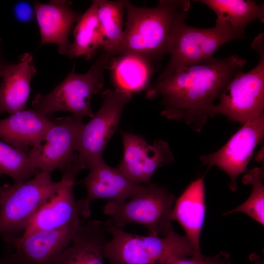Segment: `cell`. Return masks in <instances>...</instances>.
Masks as SVG:
<instances>
[{"label": "cell", "mask_w": 264, "mask_h": 264, "mask_svg": "<svg viewBox=\"0 0 264 264\" xmlns=\"http://www.w3.org/2000/svg\"><path fill=\"white\" fill-rule=\"evenodd\" d=\"M245 63V59L234 55L181 68L167 77L157 78L146 90V97L154 99L160 96L162 116L183 121L199 132L208 120L217 115L215 100Z\"/></svg>", "instance_id": "1"}, {"label": "cell", "mask_w": 264, "mask_h": 264, "mask_svg": "<svg viewBox=\"0 0 264 264\" xmlns=\"http://www.w3.org/2000/svg\"><path fill=\"white\" fill-rule=\"evenodd\" d=\"M187 0H161L154 8L138 7L125 0L126 26L117 55L132 54L151 62L167 53L169 39L177 17L188 12Z\"/></svg>", "instance_id": "2"}, {"label": "cell", "mask_w": 264, "mask_h": 264, "mask_svg": "<svg viewBox=\"0 0 264 264\" xmlns=\"http://www.w3.org/2000/svg\"><path fill=\"white\" fill-rule=\"evenodd\" d=\"M105 223L111 236L104 250L109 264H168L175 258L194 255L186 236H141L127 232L109 220Z\"/></svg>", "instance_id": "3"}, {"label": "cell", "mask_w": 264, "mask_h": 264, "mask_svg": "<svg viewBox=\"0 0 264 264\" xmlns=\"http://www.w3.org/2000/svg\"><path fill=\"white\" fill-rule=\"evenodd\" d=\"M115 56L104 52L86 73L72 70L49 93L36 95L32 102L33 110L48 116L66 111L81 120L92 117L91 99L103 88L104 71L110 69Z\"/></svg>", "instance_id": "4"}, {"label": "cell", "mask_w": 264, "mask_h": 264, "mask_svg": "<svg viewBox=\"0 0 264 264\" xmlns=\"http://www.w3.org/2000/svg\"><path fill=\"white\" fill-rule=\"evenodd\" d=\"M187 15V12L182 13L174 23L167 49L170 59L157 78L167 77L184 67L211 61L223 44L243 37L228 24L217 20L212 28L190 26L184 22Z\"/></svg>", "instance_id": "5"}, {"label": "cell", "mask_w": 264, "mask_h": 264, "mask_svg": "<svg viewBox=\"0 0 264 264\" xmlns=\"http://www.w3.org/2000/svg\"><path fill=\"white\" fill-rule=\"evenodd\" d=\"M175 200V196L166 188L151 182L128 200L109 201L103 213L111 217L110 222L117 227L139 224L148 230L149 235L166 237L176 233L171 218Z\"/></svg>", "instance_id": "6"}, {"label": "cell", "mask_w": 264, "mask_h": 264, "mask_svg": "<svg viewBox=\"0 0 264 264\" xmlns=\"http://www.w3.org/2000/svg\"><path fill=\"white\" fill-rule=\"evenodd\" d=\"M63 182V178L53 181L51 173L40 171L32 179L1 186L0 237L23 234L37 213Z\"/></svg>", "instance_id": "7"}, {"label": "cell", "mask_w": 264, "mask_h": 264, "mask_svg": "<svg viewBox=\"0 0 264 264\" xmlns=\"http://www.w3.org/2000/svg\"><path fill=\"white\" fill-rule=\"evenodd\" d=\"M264 34L254 40L251 47L259 54V63L247 72H238L220 94L216 115L242 124L259 117L264 109Z\"/></svg>", "instance_id": "8"}, {"label": "cell", "mask_w": 264, "mask_h": 264, "mask_svg": "<svg viewBox=\"0 0 264 264\" xmlns=\"http://www.w3.org/2000/svg\"><path fill=\"white\" fill-rule=\"evenodd\" d=\"M132 94L119 89H107L102 93L103 103L90 120L83 124L76 148V162L82 169L103 158V152L118 127L125 106Z\"/></svg>", "instance_id": "9"}, {"label": "cell", "mask_w": 264, "mask_h": 264, "mask_svg": "<svg viewBox=\"0 0 264 264\" xmlns=\"http://www.w3.org/2000/svg\"><path fill=\"white\" fill-rule=\"evenodd\" d=\"M81 170L71 163L61 171L63 184L37 213L21 236L84 223L90 215V202L86 198L76 200L73 193L75 179Z\"/></svg>", "instance_id": "10"}, {"label": "cell", "mask_w": 264, "mask_h": 264, "mask_svg": "<svg viewBox=\"0 0 264 264\" xmlns=\"http://www.w3.org/2000/svg\"><path fill=\"white\" fill-rule=\"evenodd\" d=\"M264 137V113L243 124L223 146L214 153L201 156L200 161L208 167L216 166L226 173L230 179L229 187L235 192L238 176L245 170L255 147Z\"/></svg>", "instance_id": "11"}, {"label": "cell", "mask_w": 264, "mask_h": 264, "mask_svg": "<svg viewBox=\"0 0 264 264\" xmlns=\"http://www.w3.org/2000/svg\"><path fill=\"white\" fill-rule=\"evenodd\" d=\"M43 141L30 149L29 159L38 170L50 173L62 171L76 157V145L84 124L83 120L73 116L56 118Z\"/></svg>", "instance_id": "12"}, {"label": "cell", "mask_w": 264, "mask_h": 264, "mask_svg": "<svg viewBox=\"0 0 264 264\" xmlns=\"http://www.w3.org/2000/svg\"><path fill=\"white\" fill-rule=\"evenodd\" d=\"M123 155L117 168L132 182L148 184L157 169L175 161L168 143L163 140L148 143L141 136L121 132Z\"/></svg>", "instance_id": "13"}, {"label": "cell", "mask_w": 264, "mask_h": 264, "mask_svg": "<svg viewBox=\"0 0 264 264\" xmlns=\"http://www.w3.org/2000/svg\"><path fill=\"white\" fill-rule=\"evenodd\" d=\"M81 225L38 232L26 237H1L12 246L9 253L18 264H51L71 243Z\"/></svg>", "instance_id": "14"}, {"label": "cell", "mask_w": 264, "mask_h": 264, "mask_svg": "<svg viewBox=\"0 0 264 264\" xmlns=\"http://www.w3.org/2000/svg\"><path fill=\"white\" fill-rule=\"evenodd\" d=\"M66 0H53L34 3L35 15L39 27L41 45L54 43L60 54H67L71 45L69 34L81 14L71 8Z\"/></svg>", "instance_id": "15"}, {"label": "cell", "mask_w": 264, "mask_h": 264, "mask_svg": "<svg viewBox=\"0 0 264 264\" xmlns=\"http://www.w3.org/2000/svg\"><path fill=\"white\" fill-rule=\"evenodd\" d=\"M88 169V174L81 183L87 191L86 198L90 202L95 199L124 201L144 186L130 180L117 167L107 165L103 158L93 162Z\"/></svg>", "instance_id": "16"}, {"label": "cell", "mask_w": 264, "mask_h": 264, "mask_svg": "<svg viewBox=\"0 0 264 264\" xmlns=\"http://www.w3.org/2000/svg\"><path fill=\"white\" fill-rule=\"evenodd\" d=\"M204 176L193 181L175 201L171 218L182 226L194 251V255L202 254L200 248V237L204 224L205 203Z\"/></svg>", "instance_id": "17"}, {"label": "cell", "mask_w": 264, "mask_h": 264, "mask_svg": "<svg viewBox=\"0 0 264 264\" xmlns=\"http://www.w3.org/2000/svg\"><path fill=\"white\" fill-rule=\"evenodd\" d=\"M54 122L34 110H23L0 120V139L24 151L40 144Z\"/></svg>", "instance_id": "18"}, {"label": "cell", "mask_w": 264, "mask_h": 264, "mask_svg": "<svg viewBox=\"0 0 264 264\" xmlns=\"http://www.w3.org/2000/svg\"><path fill=\"white\" fill-rule=\"evenodd\" d=\"M107 234L105 221L91 220L82 224L70 244L51 264H105Z\"/></svg>", "instance_id": "19"}, {"label": "cell", "mask_w": 264, "mask_h": 264, "mask_svg": "<svg viewBox=\"0 0 264 264\" xmlns=\"http://www.w3.org/2000/svg\"><path fill=\"white\" fill-rule=\"evenodd\" d=\"M36 72L33 56L29 53L22 54L17 64L4 66L0 82V112L11 114L25 109Z\"/></svg>", "instance_id": "20"}, {"label": "cell", "mask_w": 264, "mask_h": 264, "mask_svg": "<svg viewBox=\"0 0 264 264\" xmlns=\"http://www.w3.org/2000/svg\"><path fill=\"white\" fill-rule=\"evenodd\" d=\"M110 70L116 88L131 94L147 90L154 72L152 62L132 54L116 56Z\"/></svg>", "instance_id": "21"}, {"label": "cell", "mask_w": 264, "mask_h": 264, "mask_svg": "<svg viewBox=\"0 0 264 264\" xmlns=\"http://www.w3.org/2000/svg\"><path fill=\"white\" fill-rule=\"evenodd\" d=\"M74 41L67 53L73 59L83 56L90 60L102 49L104 36L97 16V0L82 14L74 28Z\"/></svg>", "instance_id": "22"}, {"label": "cell", "mask_w": 264, "mask_h": 264, "mask_svg": "<svg viewBox=\"0 0 264 264\" xmlns=\"http://www.w3.org/2000/svg\"><path fill=\"white\" fill-rule=\"evenodd\" d=\"M209 7L217 15V20L228 24L238 34L244 36L246 26L259 20L264 22V4L254 0H195Z\"/></svg>", "instance_id": "23"}, {"label": "cell", "mask_w": 264, "mask_h": 264, "mask_svg": "<svg viewBox=\"0 0 264 264\" xmlns=\"http://www.w3.org/2000/svg\"><path fill=\"white\" fill-rule=\"evenodd\" d=\"M97 0V16L104 36L102 49L117 56L124 34L125 0Z\"/></svg>", "instance_id": "24"}, {"label": "cell", "mask_w": 264, "mask_h": 264, "mask_svg": "<svg viewBox=\"0 0 264 264\" xmlns=\"http://www.w3.org/2000/svg\"><path fill=\"white\" fill-rule=\"evenodd\" d=\"M38 172L31 163L28 152L0 139V176H8L15 183H18L29 179Z\"/></svg>", "instance_id": "25"}, {"label": "cell", "mask_w": 264, "mask_h": 264, "mask_svg": "<svg viewBox=\"0 0 264 264\" xmlns=\"http://www.w3.org/2000/svg\"><path fill=\"white\" fill-rule=\"evenodd\" d=\"M264 176L263 167H255L249 170L244 176L242 180L243 184L252 186V189L249 197L243 203L234 209L226 212L223 215L242 212L264 225Z\"/></svg>", "instance_id": "26"}, {"label": "cell", "mask_w": 264, "mask_h": 264, "mask_svg": "<svg viewBox=\"0 0 264 264\" xmlns=\"http://www.w3.org/2000/svg\"><path fill=\"white\" fill-rule=\"evenodd\" d=\"M168 264H231L229 255L220 251L214 256L195 255L176 257Z\"/></svg>", "instance_id": "27"}, {"label": "cell", "mask_w": 264, "mask_h": 264, "mask_svg": "<svg viewBox=\"0 0 264 264\" xmlns=\"http://www.w3.org/2000/svg\"><path fill=\"white\" fill-rule=\"evenodd\" d=\"M14 13L17 19L23 22H28L35 14L34 9L27 2H20L14 7Z\"/></svg>", "instance_id": "28"}, {"label": "cell", "mask_w": 264, "mask_h": 264, "mask_svg": "<svg viewBox=\"0 0 264 264\" xmlns=\"http://www.w3.org/2000/svg\"><path fill=\"white\" fill-rule=\"evenodd\" d=\"M0 264H18L8 252L0 258Z\"/></svg>", "instance_id": "29"}, {"label": "cell", "mask_w": 264, "mask_h": 264, "mask_svg": "<svg viewBox=\"0 0 264 264\" xmlns=\"http://www.w3.org/2000/svg\"><path fill=\"white\" fill-rule=\"evenodd\" d=\"M252 258L254 264H264L261 259L257 255H255L254 256V255H253V257H252Z\"/></svg>", "instance_id": "30"}, {"label": "cell", "mask_w": 264, "mask_h": 264, "mask_svg": "<svg viewBox=\"0 0 264 264\" xmlns=\"http://www.w3.org/2000/svg\"><path fill=\"white\" fill-rule=\"evenodd\" d=\"M5 65H3L1 62H0V80L1 79V75L3 67Z\"/></svg>", "instance_id": "31"}, {"label": "cell", "mask_w": 264, "mask_h": 264, "mask_svg": "<svg viewBox=\"0 0 264 264\" xmlns=\"http://www.w3.org/2000/svg\"><path fill=\"white\" fill-rule=\"evenodd\" d=\"M1 186L0 185V193H1Z\"/></svg>", "instance_id": "32"}]
</instances>
